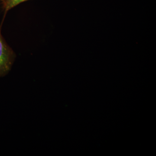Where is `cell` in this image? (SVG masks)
I'll return each instance as SVG.
<instances>
[{"mask_svg": "<svg viewBox=\"0 0 156 156\" xmlns=\"http://www.w3.org/2000/svg\"><path fill=\"white\" fill-rule=\"evenodd\" d=\"M3 20L0 25V77L5 76L9 73L16 58V53L7 44L2 34Z\"/></svg>", "mask_w": 156, "mask_h": 156, "instance_id": "1", "label": "cell"}, {"mask_svg": "<svg viewBox=\"0 0 156 156\" xmlns=\"http://www.w3.org/2000/svg\"><path fill=\"white\" fill-rule=\"evenodd\" d=\"M2 0H0V2H2Z\"/></svg>", "mask_w": 156, "mask_h": 156, "instance_id": "3", "label": "cell"}, {"mask_svg": "<svg viewBox=\"0 0 156 156\" xmlns=\"http://www.w3.org/2000/svg\"><path fill=\"white\" fill-rule=\"evenodd\" d=\"M29 0H2L1 4L5 12V17L8 11L20 4Z\"/></svg>", "mask_w": 156, "mask_h": 156, "instance_id": "2", "label": "cell"}]
</instances>
